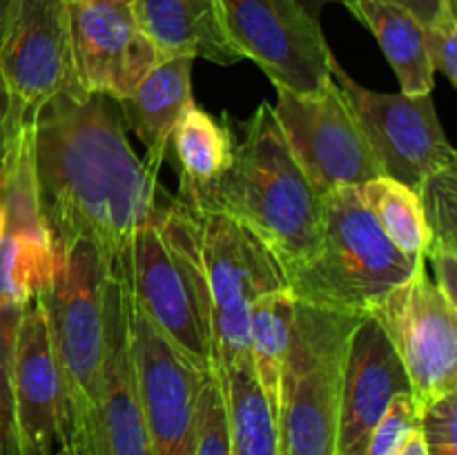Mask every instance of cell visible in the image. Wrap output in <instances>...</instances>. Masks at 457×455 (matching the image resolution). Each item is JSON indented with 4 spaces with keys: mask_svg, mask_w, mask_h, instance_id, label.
Segmentation results:
<instances>
[{
    "mask_svg": "<svg viewBox=\"0 0 457 455\" xmlns=\"http://www.w3.org/2000/svg\"><path fill=\"white\" fill-rule=\"evenodd\" d=\"M12 136H13V116L9 112H0V232L4 221V201H7V178H9V159H12Z\"/></svg>",
    "mask_w": 457,
    "mask_h": 455,
    "instance_id": "33",
    "label": "cell"
},
{
    "mask_svg": "<svg viewBox=\"0 0 457 455\" xmlns=\"http://www.w3.org/2000/svg\"><path fill=\"white\" fill-rule=\"evenodd\" d=\"M420 428V406L413 393H400L391 400L386 413L370 433L364 455H395L411 433Z\"/></svg>",
    "mask_w": 457,
    "mask_h": 455,
    "instance_id": "29",
    "label": "cell"
},
{
    "mask_svg": "<svg viewBox=\"0 0 457 455\" xmlns=\"http://www.w3.org/2000/svg\"><path fill=\"white\" fill-rule=\"evenodd\" d=\"M295 303V294L281 288L262 294L250 308V360L272 415L277 409L281 361L288 346Z\"/></svg>",
    "mask_w": 457,
    "mask_h": 455,
    "instance_id": "24",
    "label": "cell"
},
{
    "mask_svg": "<svg viewBox=\"0 0 457 455\" xmlns=\"http://www.w3.org/2000/svg\"><path fill=\"white\" fill-rule=\"evenodd\" d=\"M143 34L168 56L204 58L214 65L241 61L226 34L219 0H132Z\"/></svg>",
    "mask_w": 457,
    "mask_h": 455,
    "instance_id": "19",
    "label": "cell"
},
{
    "mask_svg": "<svg viewBox=\"0 0 457 455\" xmlns=\"http://www.w3.org/2000/svg\"><path fill=\"white\" fill-rule=\"evenodd\" d=\"M427 47L433 70L457 87V0H446L427 27Z\"/></svg>",
    "mask_w": 457,
    "mask_h": 455,
    "instance_id": "31",
    "label": "cell"
},
{
    "mask_svg": "<svg viewBox=\"0 0 457 455\" xmlns=\"http://www.w3.org/2000/svg\"><path fill=\"white\" fill-rule=\"evenodd\" d=\"M76 80L87 94L123 101L168 54L138 27L123 0H67Z\"/></svg>",
    "mask_w": 457,
    "mask_h": 455,
    "instance_id": "13",
    "label": "cell"
},
{
    "mask_svg": "<svg viewBox=\"0 0 457 455\" xmlns=\"http://www.w3.org/2000/svg\"><path fill=\"white\" fill-rule=\"evenodd\" d=\"M103 370L87 455H154L134 370L128 284L107 277Z\"/></svg>",
    "mask_w": 457,
    "mask_h": 455,
    "instance_id": "15",
    "label": "cell"
},
{
    "mask_svg": "<svg viewBox=\"0 0 457 455\" xmlns=\"http://www.w3.org/2000/svg\"><path fill=\"white\" fill-rule=\"evenodd\" d=\"M129 297L145 319L204 373L212 370V312L196 214L174 196L134 235Z\"/></svg>",
    "mask_w": 457,
    "mask_h": 455,
    "instance_id": "4",
    "label": "cell"
},
{
    "mask_svg": "<svg viewBox=\"0 0 457 455\" xmlns=\"http://www.w3.org/2000/svg\"><path fill=\"white\" fill-rule=\"evenodd\" d=\"M22 303L0 302V455H22L12 388L13 335Z\"/></svg>",
    "mask_w": 457,
    "mask_h": 455,
    "instance_id": "28",
    "label": "cell"
},
{
    "mask_svg": "<svg viewBox=\"0 0 457 455\" xmlns=\"http://www.w3.org/2000/svg\"><path fill=\"white\" fill-rule=\"evenodd\" d=\"M275 110L290 152L321 194L360 187L384 170L333 76L308 94L275 87Z\"/></svg>",
    "mask_w": 457,
    "mask_h": 455,
    "instance_id": "8",
    "label": "cell"
},
{
    "mask_svg": "<svg viewBox=\"0 0 457 455\" xmlns=\"http://www.w3.org/2000/svg\"><path fill=\"white\" fill-rule=\"evenodd\" d=\"M400 393H411L409 375L379 321L366 312L344 360L335 455H364L370 433Z\"/></svg>",
    "mask_w": 457,
    "mask_h": 455,
    "instance_id": "17",
    "label": "cell"
},
{
    "mask_svg": "<svg viewBox=\"0 0 457 455\" xmlns=\"http://www.w3.org/2000/svg\"><path fill=\"white\" fill-rule=\"evenodd\" d=\"M13 9H16V0H0V45H3L4 34H7V27L13 16Z\"/></svg>",
    "mask_w": 457,
    "mask_h": 455,
    "instance_id": "36",
    "label": "cell"
},
{
    "mask_svg": "<svg viewBox=\"0 0 457 455\" xmlns=\"http://www.w3.org/2000/svg\"><path fill=\"white\" fill-rule=\"evenodd\" d=\"M0 112H9V101H7V94H4L3 83H0Z\"/></svg>",
    "mask_w": 457,
    "mask_h": 455,
    "instance_id": "37",
    "label": "cell"
},
{
    "mask_svg": "<svg viewBox=\"0 0 457 455\" xmlns=\"http://www.w3.org/2000/svg\"><path fill=\"white\" fill-rule=\"evenodd\" d=\"M369 315L395 348L420 409L457 391V306L433 284L427 263Z\"/></svg>",
    "mask_w": 457,
    "mask_h": 455,
    "instance_id": "10",
    "label": "cell"
},
{
    "mask_svg": "<svg viewBox=\"0 0 457 455\" xmlns=\"http://www.w3.org/2000/svg\"><path fill=\"white\" fill-rule=\"evenodd\" d=\"M357 194L400 252L415 261H427L431 235L413 187L391 177H378L357 187Z\"/></svg>",
    "mask_w": 457,
    "mask_h": 455,
    "instance_id": "25",
    "label": "cell"
},
{
    "mask_svg": "<svg viewBox=\"0 0 457 455\" xmlns=\"http://www.w3.org/2000/svg\"><path fill=\"white\" fill-rule=\"evenodd\" d=\"M395 455H427V449H424L422 435H420V428L415 433H411L409 440L404 442L400 451Z\"/></svg>",
    "mask_w": 457,
    "mask_h": 455,
    "instance_id": "35",
    "label": "cell"
},
{
    "mask_svg": "<svg viewBox=\"0 0 457 455\" xmlns=\"http://www.w3.org/2000/svg\"><path fill=\"white\" fill-rule=\"evenodd\" d=\"M424 221H427L428 250H457V170L445 165L420 181L415 187Z\"/></svg>",
    "mask_w": 457,
    "mask_h": 455,
    "instance_id": "26",
    "label": "cell"
},
{
    "mask_svg": "<svg viewBox=\"0 0 457 455\" xmlns=\"http://www.w3.org/2000/svg\"><path fill=\"white\" fill-rule=\"evenodd\" d=\"M192 455H230L226 393H223V375L219 368L210 370L201 384Z\"/></svg>",
    "mask_w": 457,
    "mask_h": 455,
    "instance_id": "27",
    "label": "cell"
},
{
    "mask_svg": "<svg viewBox=\"0 0 457 455\" xmlns=\"http://www.w3.org/2000/svg\"><path fill=\"white\" fill-rule=\"evenodd\" d=\"M190 56H165L141 80L128 98L119 103L125 128L137 134L145 147V163L159 172L170 152V138L192 98Z\"/></svg>",
    "mask_w": 457,
    "mask_h": 455,
    "instance_id": "20",
    "label": "cell"
},
{
    "mask_svg": "<svg viewBox=\"0 0 457 455\" xmlns=\"http://www.w3.org/2000/svg\"><path fill=\"white\" fill-rule=\"evenodd\" d=\"M339 3L344 4L346 0H339ZM391 3L404 7L406 12L413 13V16L418 18L424 27H428L433 21H436L437 13H440V9L445 7L446 0H391Z\"/></svg>",
    "mask_w": 457,
    "mask_h": 455,
    "instance_id": "34",
    "label": "cell"
},
{
    "mask_svg": "<svg viewBox=\"0 0 457 455\" xmlns=\"http://www.w3.org/2000/svg\"><path fill=\"white\" fill-rule=\"evenodd\" d=\"M237 129L230 168L187 210L221 212L248 228L288 279L320 250L326 194L290 152L272 103L263 101Z\"/></svg>",
    "mask_w": 457,
    "mask_h": 455,
    "instance_id": "2",
    "label": "cell"
},
{
    "mask_svg": "<svg viewBox=\"0 0 457 455\" xmlns=\"http://www.w3.org/2000/svg\"><path fill=\"white\" fill-rule=\"evenodd\" d=\"M223 27L237 54L275 87L308 94L330 80V52L320 13L306 0H219Z\"/></svg>",
    "mask_w": 457,
    "mask_h": 455,
    "instance_id": "9",
    "label": "cell"
},
{
    "mask_svg": "<svg viewBox=\"0 0 457 455\" xmlns=\"http://www.w3.org/2000/svg\"><path fill=\"white\" fill-rule=\"evenodd\" d=\"M12 388L22 455H56L61 388L38 297L22 303L13 335Z\"/></svg>",
    "mask_w": 457,
    "mask_h": 455,
    "instance_id": "18",
    "label": "cell"
},
{
    "mask_svg": "<svg viewBox=\"0 0 457 455\" xmlns=\"http://www.w3.org/2000/svg\"><path fill=\"white\" fill-rule=\"evenodd\" d=\"M54 275V254L36 199L29 129L13 119L7 201L0 232V302L27 303L38 297Z\"/></svg>",
    "mask_w": 457,
    "mask_h": 455,
    "instance_id": "16",
    "label": "cell"
},
{
    "mask_svg": "<svg viewBox=\"0 0 457 455\" xmlns=\"http://www.w3.org/2000/svg\"><path fill=\"white\" fill-rule=\"evenodd\" d=\"M170 147L181 174L177 201L190 208L230 168L235 150L230 116L217 119L192 101L174 128Z\"/></svg>",
    "mask_w": 457,
    "mask_h": 455,
    "instance_id": "22",
    "label": "cell"
},
{
    "mask_svg": "<svg viewBox=\"0 0 457 455\" xmlns=\"http://www.w3.org/2000/svg\"><path fill=\"white\" fill-rule=\"evenodd\" d=\"M230 455H279L277 424L253 366L221 370Z\"/></svg>",
    "mask_w": 457,
    "mask_h": 455,
    "instance_id": "23",
    "label": "cell"
},
{
    "mask_svg": "<svg viewBox=\"0 0 457 455\" xmlns=\"http://www.w3.org/2000/svg\"><path fill=\"white\" fill-rule=\"evenodd\" d=\"M420 435L427 455H457V391L420 409Z\"/></svg>",
    "mask_w": 457,
    "mask_h": 455,
    "instance_id": "30",
    "label": "cell"
},
{
    "mask_svg": "<svg viewBox=\"0 0 457 455\" xmlns=\"http://www.w3.org/2000/svg\"><path fill=\"white\" fill-rule=\"evenodd\" d=\"M212 312V368L253 366L250 308L262 294L288 288L275 254L221 212L196 214Z\"/></svg>",
    "mask_w": 457,
    "mask_h": 455,
    "instance_id": "7",
    "label": "cell"
},
{
    "mask_svg": "<svg viewBox=\"0 0 457 455\" xmlns=\"http://www.w3.org/2000/svg\"><path fill=\"white\" fill-rule=\"evenodd\" d=\"M427 261L433 268V284L457 306V250H428Z\"/></svg>",
    "mask_w": 457,
    "mask_h": 455,
    "instance_id": "32",
    "label": "cell"
},
{
    "mask_svg": "<svg viewBox=\"0 0 457 455\" xmlns=\"http://www.w3.org/2000/svg\"><path fill=\"white\" fill-rule=\"evenodd\" d=\"M29 129L36 199L54 261L92 241L107 272L128 284L132 239L174 196L128 141L119 103L65 92L22 116Z\"/></svg>",
    "mask_w": 457,
    "mask_h": 455,
    "instance_id": "1",
    "label": "cell"
},
{
    "mask_svg": "<svg viewBox=\"0 0 457 455\" xmlns=\"http://www.w3.org/2000/svg\"><path fill=\"white\" fill-rule=\"evenodd\" d=\"M361 317L295 303L275 409L279 455H335L344 360Z\"/></svg>",
    "mask_w": 457,
    "mask_h": 455,
    "instance_id": "6",
    "label": "cell"
},
{
    "mask_svg": "<svg viewBox=\"0 0 457 455\" xmlns=\"http://www.w3.org/2000/svg\"><path fill=\"white\" fill-rule=\"evenodd\" d=\"M123 3H132V0H123Z\"/></svg>",
    "mask_w": 457,
    "mask_h": 455,
    "instance_id": "38",
    "label": "cell"
},
{
    "mask_svg": "<svg viewBox=\"0 0 457 455\" xmlns=\"http://www.w3.org/2000/svg\"><path fill=\"white\" fill-rule=\"evenodd\" d=\"M330 76L364 129L384 177L415 190L431 172L455 165V150L437 119L431 94L406 96L366 89L342 70L337 58L330 65Z\"/></svg>",
    "mask_w": 457,
    "mask_h": 455,
    "instance_id": "11",
    "label": "cell"
},
{
    "mask_svg": "<svg viewBox=\"0 0 457 455\" xmlns=\"http://www.w3.org/2000/svg\"><path fill=\"white\" fill-rule=\"evenodd\" d=\"M344 7L373 31L400 80L402 94L422 96L433 92L436 70L428 56L427 27L413 13L391 0H346Z\"/></svg>",
    "mask_w": 457,
    "mask_h": 455,
    "instance_id": "21",
    "label": "cell"
},
{
    "mask_svg": "<svg viewBox=\"0 0 457 455\" xmlns=\"http://www.w3.org/2000/svg\"><path fill=\"white\" fill-rule=\"evenodd\" d=\"M424 263L391 244L357 187H339L326 194L320 250L288 277V290L297 302L366 315Z\"/></svg>",
    "mask_w": 457,
    "mask_h": 455,
    "instance_id": "5",
    "label": "cell"
},
{
    "mask_svg": "<svg viewBox=\"0 0 457 455\" xmlns=\"http://www.w3.org/2000/svg\"><path fill=\"white\" fill-rule=\"evenodd\" d=\"M0 83L9 114L21 119L58 94L83 92L71 58L67 0H16L0 45Z\"/></svg>",
    "mask_w": 457,
    "mask_h": 455,
    "instance_id": "12",
    "label": "cell"
},
{
    "mask_svg": "<svg viewBox=\"0 0 457 455\" xmlns=\"http://www.w3.org/2000/svg\"><path fill=\"white\" fill-rule=\"evenodd\" d=\"M129 293V290H128ZM129 339L138 397L154 455H192L205 375L168 342L129 297Z\"/></svg>",
    "mask_w": 457,
    "mask_h": 455,
    "instance_id": "14",
    "label": "cell"
},
{
    "mask_svg": "<svg viewBox=\"0 0 457 455\" xmlns=\"http://www.w3.org/2000/svg\"><path fill=\"white\" fill-rule=\"evenodd\" d=\"M105 263L92 241L80 239L54 261V275L38 294L61 388L58 455H87L103 370Z\"/></svg>",
    "mask_w": 457,
    "mask_h": 455,
    "instance_id": "3",
    "label": "cell"
}]
</instances>
